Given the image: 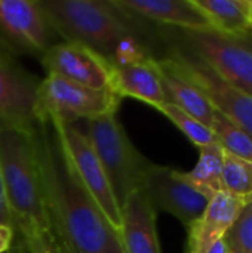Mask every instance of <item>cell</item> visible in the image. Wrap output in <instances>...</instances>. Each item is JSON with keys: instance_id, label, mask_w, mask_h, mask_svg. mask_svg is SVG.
I'll return each instance as SVG.
<instances>
[{"instance_id": "cell-29", "label": "cell", "mask_w": 252, "mask_h": 253, "mask_svg": "<svg viewBox=\"0 0 252 253\" xmlns=\"http://www.w3.org/2000/svg\"><path fill=\"white\" fill-rule=\"evenodd\" d=\"M244 203H245V205H248V203H252V193H251V196H250V197H248V199H247V200H245Z\"/></svg>"}, {"instance_id": "cell-25", "label": "cell", "mask_w": 252, "mask_h": 253, "mask_svg": "<svg viewBox=\"0 0 252 253\" xmlns=\"http://www.w3.org/2000/svg\"><path fill=\"white\" fill-rule=\"evenodd\" d=\"M0 225H6L10 227L15 231V224L10 215V211L7 208L6 203V197H4V190H3V182H1V175H0Z\"/></svg>"}, {"instance_id": "cell-19", "label": "cell", "mask_w": 252, "mask_h": 253, "mask_svg": "<svg viewBox=\"0 0 252 253\" xmlns=\"http://www.w3.org/2000/svg\"><path fill=\"white\" fill-rule=\"evenodd\" d=\"M201 157L190 172H181L183 179L201 193L208 202L223 193V157L224 150L218 142L199 148Z\"/></svg>"}, {"instance_id": "cell-26", "label": "cell", "mask_w": 252, "mask_h": 253, "mask_svg": "<svg viewBox=\"0 0 252 253\" xmlns=\"http://www.w3.org/2000/svg\"><path fill=\"white\" fill-rule=\"evenodd\" d=\"M15 243V231L10 227L0 225V253H10Z\"/></svg>"}, {"instance_id": "cell-4", "label": "cell", "mask_w": 252, "mask_h": 253, "mask_svg": "<svg viewBox=\"0 0 252 253\" xmlns=\"http://www.w3.org/2000/svg\"><path fill=\"white\" fill-rule=\"evenodd\" d=\"M86 136L101 162L114 199L122 208L132 193L143 188L151 162L131 142L117 120V111L88 120Z\"/></svg>"}, {"instance_id": "cell-6", "label": "cell", "mask_w": 252, "mask_h": 253, "mask_svg": "<svg viewBox=\"0 0 252 253\" xmlns=\"http://www.w3.org/2000/svg\"><path fill=\"white\" fill-rule=\"evenodd\" d=\"M166 43L160 56L181 77L196 86L209 104L252 138V96L229 84L208 64L189 50Z\"/></svg>"}, {"instance_id": "cell-12", "label": "cell", "mask_w": 252, "mask_h": 253, "mask_svg": "<svg viewBox=\"0 0 252 253\" xmlns=\"http://www.w3.org/2000/svg\"><path fill=\"white\" fill-rule=\"evenodd\" d=\"M39 80L25 73L15 59L0 58V119L21 126L37 120Z\"/></svg>"}, {"instance_id": "cell-9", "label": "cell", "mask_w": 252, "mask_h": 253, "mask_svg": "<svg viewBox=\"0 0 252 253\" xmlns=\"http://www.w3.org/2000/svg\"><path fill=\"white\" fill-rule=\"evenodd\" d=\"M56 36L37 0H0V39L18 55L42 56Z\"/></svg>"}, {"instance_id": "cell-11", "label": "cell", "mask_w": 252, "mask_h": 253, "mask_svg": "<svg viewBox=\"0 0 252 253\" xmlns=\"http://www.w3.org/2000/svg\"><path fill=\"white\" fill-rule=\"evenodd\" d=\"M143 190L156 209L174 215L186 228L203 215L209 203L183 179L180 170L154 163L146 173Z\"/></svg>"}, {"instance_id": "cell-10", "label": "cell", "mask_w": 252, "mask_h": 253, "mask_svg": "<svg viewBox=\"0 0 252 253\" xmlns=\"http://www.w3.org/2000/svg\"><path fill=\"white\" fill-rule=\"evenodd\" d=\"M40 62L46 74H56L89 89L111 90L114 65L80 43L58 42L40 56Z\"/></svg>"}, {"instance_id": "cell-18", "label": "cell", "mask_w": 252, "mask_h": 253, "mask_svg": "<svg viewBox=\"0 0 252 253\" xmlns=\"http://www.w3.org/2000/svg\"><path fill=\"white\" fill-rule=\"evenodd\" d=\"M154 61L166 102L181 108L211 129L214 107L203 96V93L174 71L163 58H154Z\"/></svg>"}, {"instance_id": "cell-23", "label": "cell", "mask_w": 252, "mask_h": 253, "mask_svg": "<svg viewBox=\"0 0 252 253\" xmlns=\"http://www.w3.org/2000/svg\"><path fill=\"white\" fill-rule=\"evenodd\" d=\"M223 240L229 253H252V203L242 208Z\"/></svg>"}, {"instance_id": "cell-24", "label": "cell", "mask_w": 252, "mask_h": 253, "mask_svg": "<svg viewBox=\"0 0 252 253\" xmlns=\"http://www.w3.org/2000/svg\"><path fill=\"white\" fill-rule=\"evenodd\" d=\"M22 242L27 253H65L50 230L33 231L25 236Z\"/></svg>"}, {"instance_id": "cell-8", "label": "cell", "mask_w": 252, "mask_h": 253, "mask_svg": "<svg viewBox=\"0 0 252 253\" xmlns=\"http://www.w3.org/2000/svg\"><path fill=\"white\" fill-rule=\"evenodd\" d=\"M50 117V116H48ZM56 126L61 142L67 153V157L77 173L79 179L92 196L95 203L102 211L104 216L110 222L114 231L119 234L120 228V208L114 199L107 175L101 166V162L85 132L73 125L62 123L50 117Z\"/></svg>"}, {"instance_id": "cell-28", "label": "cell", "mask_w": 252, "mask_h": 253, "mask_svg": "<svg viewBox=\"0 0 252 253\" xmlns=\"http://www.w3.org/2000/svg\"><path fill=\"white\" fill-rule=\"evenodd\" d=\"M208 253H229V251H227V246H226L224 240L220 239V240H217V242L214 243V246L209 249V252Z\"/></svg>"}, {"instance_id": "cell-20", "label": "cell", "mask_w": 252, "mask_h": 253, "mask_svg": "<svg viewBox=\"0 0 252 253\" xmlns=\"http://www.w3.org/2000/svg\"><path fill=\"white\" fill-rule=\"evenodd\" d=\"M211 130L223 150L252 162V138L238 125L214 108Z\"/></svg>"}, {"instance_id": "cell-21", "label": "cell", "mask_w": 252, "mask_h": 253, "mask_svg": "<svg viewBox=\"0 0 252 253\" xmlns=\"http://www.w3.org/2000/svg\"><path fill=\"white\" fill-rule=\"evenodd\" d=\"M223 190L229 196L245 202L252 193V162L224 150Z\"/></svg>"}, {"instance_id": "cell-16", "label": "cell", "mask_w": 252, "mask_h": 253, "mask_svg": "<svg viewBox=\"0 0 252 253\" xmlns=\"http://www.w3.org/2000/svg\"><path fill=\"white\" fill-rule=\"evenodd\" d=\"M154 58L114 67L111 90L119 98H134L153 108L165 104L166 99Z\"/></svg>"}, {"instance_id": "cell-22", "label": "cell", "mask_w": 252, "mask_h": 253, "mask_svg": "<svg viewBox=\"0 0 252 253\" xmlns=\"http://www.w3.org/2000/svg\"><path fill=\"white\" fill-rule=\"evenodd\" d=\"M156 110L160 111L163 116H166L198 148H202V147L217 142L212 130L208 126H205L203 123H201L199 120H196L195 117H192L181 108H178L169 102H165L160 107H157Z\"/></svg>"}, {"instance_id": "cell-2", "label": "cell", "mask_w": 252, "mask_h": 253, "mask_svg": "<svg viewBox=\"0 0 252 253\" xmlns=\"http://www.w3.org/2000/svg\"><path fill=\"white\" fill-rule=\"evenodd\" d=\"M53 31L64 42L80 43L114 67L153 58L141 43L134 16L119 10L111 0H37Z\"/></svg>"}, {"instance_id": "cell-13", "label": "cell", "mask_w": 252, "mask_h": 253, "mask_svg": "<svg viewBox=\"0 0 252 253\" xmlns=\"http://www.w3.org/2000/svg\"><path fill=\"white\" fill-rule=\"evenodd\" d=\"M119 237L123 253H162L156 208L143 188L132 193L120 208Z\"/></svg>"}, {"instance_id": "cell-27", "label": "cell", "mask_w": 252, "mask_h": 253, "mask_svg": "<svg viewBox=\"0 0 252 253\" xmlns=\"http://www.w3.org/2000/svg\"><path fill=\"white\" fill-rule=\"evenodd\" d=\"M16 55L18 53L4 40L0 39V58H3V59H15Z\"/></svg>"}, {"instance_id": "cell-17", "label": "cell", "mask_w": 252, "mask_h": 253, "mask_svg": "<svg viewBox=\"0 0 252 253\" xmlns=\"http://www.w3.org/2000/svg\"><path fill=\"white\" fill-rule=\"evenodd\" d=\"M193 3L215 33L252 42V0H193Z\"/></svg>"}, {"instance_id": "cell-7", "label": "cell", "mask_w": 252, "mask_h": 253, "mask_svg": "<svg viewBox=\"0 0 252 253\" xmlns=\"http://www.w3.org/2000/svg\"><path fill=\"white\" fill-rule=\"evenodd\" d=\"M122 98L111 90H95L46 74L37 87V117L50 116L62 123L73 125L80 119H95L110 111H117Z\"/></svg>"}, {"instance_id": "cell-15", "label": "cell", "mask_w": 252, "mask_h": 253, "mask_svg": "<svg viewBox=\"0 0 252 253\" xmlns=\"http://www.w3.org/2000/svg\"><path fill=\"white\" fill-rule=\"evenodd\" d=\"M245 203L227 193L217 194L209 203L203 215L192 224L186 253H208L214 243L224 237Z\"/></svg>"}, {"instance_id": "cell-1", "label": "cell", "mask_w": 252, "mask_h": 253, "mask_svg": "<svg viewBox=\"0 0 252 253\" xmlns=\"http://www.w3.org/2000/svg\"><path fill=\"white\" fill-rule=\"evenodd\" d=\"M31 136L46 208L65 253H123L120 237L74 172L53 120L37 117Z\"/></svg>"}, {"instance_id": "cell-14", "label": "cell", "mask_w": 252, "mask_h": 253, "mask_svg": "<svg viewBox=\"0 0 252 253\" xmlns=\"http://www.w3.org/2000/svg\"><path fill=\"white\" fill-rule=\"evenodd\" d=\"M113 4L134 16L146 18L162 27L184 30H212L193 0H111Z\"/></svg>"}, {"instance_id": "cell-3", "label": "cell", "mask_w": 252, "mask_h": 253, "mask_svg": "<svg viewBox=\"0 0 252 253\" xmlns=\"http://www.w3.org/2000/svg\"><path fill=\"white\" fill-rule=\"evenodd\" d=\"M31 127L0 119V175L15 224L10 253H27L22 240L30 233L52 231Z\"/></svg>"}, {"instance_id": "cell-5", "label": "cell", "mask_w": 252, "mask_h": 253, "mask_svg": "<svg viewBox=\"0 0 252 253\" xmlns=\"http://www.w3.org/2000/svg\"><path fill=\"white\" fill-rule=\"evenodd\" d=\"M160 37L208 64L221 79L252 96V44L215 33L162 27Z\"/></svg>"}]
</instances>
